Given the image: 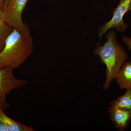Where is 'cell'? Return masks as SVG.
Here are the masks:
<instances>
[{
	"instance_id": "6da1fadb",
	"label": "cell",
	"mask_w": 131,
	"mask_h": 131,
	"mask_svg": "<svg viewBox=\"0 0 131 131\" xmlns=\"http://www.w3.org/2000/svg\"><path fill=\"white\" fill-rule=\"evenodd\" d=\"M33 50L31 35H26L13 28L0 52V69L19 68L32 54Z\"/></svg>"
},
{
	"instance_id": "7a4b0ae2",
	"label": "cell",
	"mask_w": 131,
	"mask_h": 131,
	"mask_svg": "<svg viewBox=\"0 0 131 131\" xmlns=\"http://www.w3.org/2000/svg\"><path fill=\"white\" fill-rule=\"evenodd\" d=\"M107 41L103 45H97L95 54L100 58L106 66V76L103 88L106 90L111 82L115 79L121 68L128 58L127 54L117 42L113 31H110L107 36Z\"/></svg>"
},
{
	"instance_id": "3957f363",
	"label": "cell",
	"mask_w": 131,
	"mask_h": 131,
	"mask_svg": "<svg viewBox=\"0 0 131 131\" xmlns=\"http://www.w3.org/2000/svg\"><path fill=\"white\" fill-rule=\"evenodd\" d=\"M28 0H8L3 20L10 27L26 35H31L28 26L22 20V14Z\"/></svg>"
},
{
	"instance_id": "277c9868",
	"label": "cell",
	"mask_w": 131,
	"mask_h": 131,
	"mask_svg": "<svg viewBox=\"0 0 131 131\" xmlns=\"http://www.w3.org/2000/svg\"><path fill=\"white\" fill-rule=\"evenodd\" d=\"M13 70L8 67L0 69V108L3 111L9 106L6 100L7 95L13 90L23 88L27 84L26 80L15 77Z\"/></svg>"
},
{
	"instance_id": "5b68a950",
	"label": "cell",
	"mask_w": 131,
	"mask_h": 131,
	"mask_svg": "<svg viewBox=\"0 0 131 131\" xmlns=\"http://www.w3.org/2000/svg\"><path fill=\"white\" fill-rule=\"evenodd\" d=\"M130 11H131V0H120L119 4L113 12V15L111 20L100 28V39L111 28H114L120 32H125L128 25L124 23L123 18L125 14Z\"/></svg>"
},
{
	"instance_id": "8992f818",
	"label": "cell",
	"mask_w": 131,
	"mask_h": 131,
	"mask_svg": "<svg viewBox=\"0 0 131 131\" xmlns=\"http://www.w3.org/2000/svg\"><path fill=\"white\" fill-rule=\"evenodd\" d=\"M108 113L115 127L119 131L125 130L131 120V112L121 109L110 104Z\"/></svg>"
},
{
	"instance_id": "52a82bcc",
	"label": "cell",
	"mask_w": 131,
	"mask_h": 131,
	"mask_svg": "<svg viewBox=\"0 0 131 131\" xmlns=\"http://www.w3.org/2000/svg\"><path fill=\"white\" fill-rule=\"evenodd\" d=\"M115 80L121 89H131V62H127L123 64Z\"/></svg>"
},
{
	"instance_id": "ba28073f",
	"label": "cell",
	"mask_w": 131,
	"mask_h": 131,
	"mask_svg": "<svg viewBox=\"0 0 131 131\" xmlns=\"http://www.w3.org/2000/svg\"><path fill=\"white\" fill-rule=\"evenodd\" d=\"M0 121L8 126L11 131H34L35 130L30 126L16 122L7 116L0 109Z\"/></svg>"
},
{
	"instance_id": "9c48e42d",
	"label": "cell",
	"mask_w": 131,
	"mask_h": 131,
	"mask_svg": "<svg viewBox=\"0 0 131 131\" xmlns=\"http://www.w3.org/2000/svg\"><path fill=\"white\" fill-rule=\"evenodd\" d=\"M110 104L121 109L131 112V89H126L124 95L119 96Z\"/></svg>"
},
{
	"instance_id": "30bf717a",
	"label": "cell",
	"mask_w": 131,
	"mask_h": 131,
	"mask_svg": "<svg viewBox=\"0 0 131 131\" xmlns=\"http://www.w3.org/2000/svg\"><path fill=\"white\" fill-rule=\"evenodd\" d=\"M13 28L10 27L3 21H0V52L4 49L6 40Z\"/></svg>"
},
{
	"instance_id": "8fae6325",
	"label": "cell",
	"mask_w": 131,
	"mask_h": 131,
	"mask_svg": "<svg viewBox=\"0 0 131 131\" xmlns=\"http://www.w3.org/2000/svg\"><path fill=\"white\" fill-rule=\"evenodd\" d=\"M122 39L124 43L126 45L127 48L131 51V38L126 37L122 36Z\"/></svg>"
},
{
	"instance_id": "7c38bea8",
	"label": "cell",
	"mask_w": 131,
	"mask_h": 131,
	"mask_svg": "<svg viewBox=\"0 0 131 131\" xmlns=\"http://www.w3.org/2000/svg\"><path fill=\"white\" fill-rule=\"evenodd\" d=\"M0 131H11L9 127L0 121Z\"/></svg>"
},
{
	"instance_id": "4fadbf2b",
	"label": "cell",
	"mask_w": 131,
	"mask_h": 131,
	"mask_svg": "<svg viewBox=\"0 0 131 131\" xmlns=\"http://www.w3.org/2000/svg\"><path fill=\"white\" fill-rule=\"evenodd\" d=\"M0 8L4 10L5 8V3L4 0H0Z\"/></svg>"
},
{
	"instance_id": "5bb4252c",
	"label": "cell",
	"mask_w": 131,
	"mask_h": 131,
	"mask_svg": "<svg viewBox=\"0 0 131 131\" xmlns=\"http://www.w3.org/2000/svg\"><path fill=\"white\" fill-rule=\"evenodd\" d=\"M4 16V11L0 8V21L3 19Z\"/></svg>"
},
{
	"instance_id": "9a60e30c",
	"label": "cell",
	"mask_w": 131,
	"mask_h": 131,
	"mask_svg": "<svg viewBox=\"0 0 131 131\" xmlns=\"http://www.w3.org/2000/svg\"><path fill=\"white\" fill-rule=\"evenodd\" d=\"M4 2H5V6H6V5L8 1V0H4Z\"/></svg>"
},
{
	"instance_id": "2e32d148",
	"label": "cell",
	"mask_w": 131,
	"mask_h": 131,
	"mask_svg": "<svg viewBox=\"0 0 131 131\" xmlns=\"http://www.w3.org/2000/svg\"><path fill=\"white\" fill-rule=\"evenodd\" d=\"M0 109H1V108H0Z\"/></svg>"
}]
</instances>
